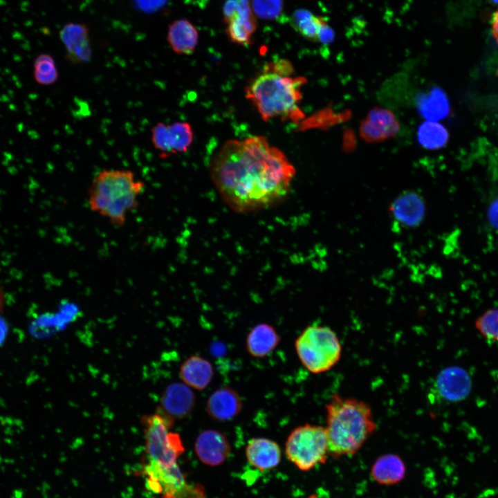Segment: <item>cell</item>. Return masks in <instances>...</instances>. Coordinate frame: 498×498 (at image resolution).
<instances>
[{
	"label": "cell",
	"mask_w": 498,
	"mask_h": 498,
	"mask_svg": "<svg viewBox=\"0 0 498 498\" xmlns=\"http://www.w3.org/2000/svg\"><path fill=\"white\" fill-rule=\"evenodd\" d=\"M210 171L223 201L240 214L282 202L296 172L284 154L263 136L227 141L211 161Z\"/></svg>",
	"instance_id": "1"
},
{
	"label": "cell",
	"mask_w": 498,
	"mask_h": 498,
	"mask_svg": "<svg viewBox=\"0 0 498 498\" xmlns=\"http://www.w3.org/2000/svg\"><path fill=\"white\" fill-rule=\"evenodd\" d=\"M326 412L329 454L333 457L353 455L376 430L371 407L364 400L333 394Z\"/></svg>",
	"instance_id": "2"
},
{
	"label": "cell",
	"mask_w": 498,
	"mask_h": 498,
	"mask_svg": "<svg viewBox=\"0 0 498 498\" xmlns=\"http://www.w3.org/2000/svg\"><path fill=\"white\" fill-rule=\"evenodd\" d=\"M145 183L128 169H107L93 179L88 192L91 210L117 227H122L127 215L138 206Z\"/></svg>",
	"instance_id": "3"
},
{
	"label": "cell",
	"mask_w": 498,
	"mask_h": 498,
	"mask_svg": "<svg viewBox=\"0 0 498 498\" xmlns=\"http://www.w3.org/2000/svg\"><path fill=\"white\" fill-rule=\"evenodd\" d=\"M265 68L245 89L246 98L256 107L264 121L279 118L297 122L303 117L299 108L302 77H293Z\"/></svg>",
	"instance_id": "4"
},
{
	"label": "cell",
	"mask_w": 498,
	"mask_h": 498,
	"mask_svg": "<svg viewBox=\"0 0 498 498\" xmlns=\"http://www.w3.org/2000/svg\"><path fill=\"white\" fill-rule=\"evenodd\" d=\"M145 440L144 462L169 468L176 464L185 448L179 434L172 432L174 419L160 406L140 418Z\"/></svg>",
	"instance_id": "5"
},
{
	"label": "cell",
	"mask_w": 498,
	"mask_h": 498,
	"mask_svg": "<svg viewBox=\"0 0 498 498\" xmlns=\"http://www.w3.org/2000/svg\"><path fill=\"white\" fill-rule=\"evenodd\" d=\"M295 347L300 362L313 374L330 370L342 355L338 335L326 326L314 324L305 328L297 338Z\"/></svg>",
	"instance_id": "6"
},
{
	"label": "cell",
	"mask_w": 498,
	"mask_h": 498,
	"mask_svg": "<svg viewBox=\"0 0 498 498\" xmlns=\"http://www.w3.org/2000/svg\"><path fill=\"white\" fill-rule=\"evenodd\" d=\"M285 452L287 458L303 471L324 463L329 454L325 427L309 423L295 427L286 439Z\"/></svg>",
	"instance_id": "7"
},
{
	"label": "cell",
	"mask_w": 498,
	"mask_h": 498,
	"mask_svg": "<svg viewBox=\"0 0 498 498\" xmlns=\"http://www.w3.org/2000/svg\"><path fill=\"white\" fill-rule=\"evenodd\" d=\"M151 131L152 145L161 158L187 151L194 139L192 127L187 122L178 121L171 124L158 122L152 127Z\"/></svg>",
	"instance_id": "8"
},
{
	"label": "cell",
	"mask_w": 498,
	"mask_h": 498,
	"mask_svg": "<svg viewBox=\"0 0 498 498\" xmlns=\"http://www.w3.org/2000/svg\"><path fill=\"white\" fill-rule=\"evenodd\" d=\"M143 472L147 487L163 498H188L192 494L178 464L165 468L144 462Z\"/></svg>",
	"instance_id": "9"
},
{
	"label": "cell",
	"mask_w": 498,
	"mask_h": 498,
	"mask_svg": "<svg viewBox=\"0 0 498 498\" xmlns=\"http://www.w3.org/2000/svg\"><path fill=\"white\" fill-rule=\"evenodd\" d=\"M59 35L68 62L82 64L91 60V42L89 28L86 24L68 22L62 26Z\"/></svg>",
	"instance_id": "10"
},
{
	"label": "cell",
	"mask_w": 498,
	"mask_h": 498,
	"mask_svg": "<svg viewBox=\"0 0 498 498\" xmlns=\"http://www.w3.org/2000/svg\"><path fill=\"white\" fill-rule=\"evenodd\" d=\"M224 21L227 25L226 34L231 42L243 46L252 44L257 21L249 0H240Z\"/></svg>",
	"instance_id": "11"
},
{
	"label": "cell",
	"mask_w": 498,
	"mask_h": 498,
	"mask_svg": "<svg viewBox=\"0 0 498 498\" xmlns=\"http://www.w3.org/2000/svg\"><path fill=\"white\" fill-rule=\"evenodd\" d=\"M435 388L439 396L448 402H459L469 395L472 380L468 371L459 366L445 368L438 374Z\"/></svg>",
	"instance_id": "12"
},
{
	"label": "cell",
	"mask_w": 498,
	"mask_h": 498,
	"mask_svg": "<svg viewBox=\"0 0 498 498\" xmlns=\"http://www.w3.org/2000/svg\"><path fill=\"white\" fill-rule=\"evenodd\" d=\"M399 131L398 121L387 109L375 107L360 124V136L367 142H375L395 136Z\"/></svg>",
	"instance_id": "13"
},
{
	"label": "cell",
	"mask_w": 498,
	"mask_h": 498,
	"mask_svg": "<svg viewBox=\"0 0 498 498\" xmlns=\"http://www.w3.org/2000/svg\"><path fill=\"white\" fill-rule=\"evenodd\" d=\"M230 450L226 436L212 429L202 431L194 443V450L200 461L212 466L221 464L230 454Z\"/></svg>",
	"instance_id": "14"
},
{
	"label": "cell",
	"mask_w": 498,
	"mask_h": 498,
	"mask_svg": "<svg viewBox=\"0 0 498 498\" xmlns=\"http://www.w3.org/2000/svg\"><path fill=\"white\" fill-rule=\"evenodd\" d=\"M194 405V394L182 382H174L168 385L160 398V407L174 420L187 416Z\"/></svg>",
	"instance_id": "15"
},
{
	"label": "cell",
	"mask_w": 498,
	"mask_h": 498,
	"mask_svg": "<svg viewBox=\"0 0 498 498\" xmlns=\"http://www.w3.org/2000/svg\"><path fill=\"white\" fill-rule=\"evenodd\" d=\"M239 394L232 388L223 387L215 390L206 402V412L215 421L225 422L235 418L242 409Z\"/></svg>",
	"instance_id": "16"
},
{
	"label": "cell",
	"mask_w": 498,
	"mask_h": 498,
	"mask_svg": "<svg viewBox=\"0 0 498 498\" xmlns=\"http://www.w3.org/2000/svg\"><path fill=\"white\" fill-rule=\"evenodd\" d=\"M390 211L399 224L405 227H415L424 218L425 205L420 194L407 191L400 194L393 201Z\"/></svg>",
	"instance_id": "17"
},
{
	"label": "cell",
	"mask_w": 498,
	"mask_h": 498,
	"mask_svg": "<svg viewBox=\"0 0 498 498\" xmlns=\"http://www.w3.org/2000/svg\"><path fill=\"white\" fill-rule=\"evenodd\" d=\"M246 456L250 465L264 471L276 467L280 462L281 450L274 441L263 438H253L248 441Z\"/></svg>",
	"instance_id": "18"
},
{
	"label": "cell",
	"mask_w": 498,
	"mask_h": 498,
	"mask_svg": "<svg viewBox=\"0 0 498 498\" xmlns=\"http://www.w3.org/2000/svg\"><path fill=\"white\" fill-rule=\"evenodd\" d=\"M167 41L175 53L191 55L198 45L199 32L189 20L176 19L168 26Z\"/></svg>",
	"instance_id": "19"
},
{
	"label": "cell",
	"mask_w": 498,
	"mask_h": 498,
	"mask_svg": "<svg viewBox=\"0 0 498 498\" xmlns=\"http://www.w3.org/2000/svg\"><path fill=\"white\" fill-rule=\"evenodd\" d=\"M415 104L421 116L428 121L437 122L444 119L450 111L448 95L438 86L418 94Z\"/></svg>",
	"instance_id": "20"
},
{
	"label": "cell",
	"mask_w": 498,
	"mask_h": 498,
	"mask_svg": "<svg viewBox=\"0 0 498 498\" xmlns=\"http://www.w3.org/2000/svg\"><path fill=\"white\" fill-rule=\"evenodd\" d=\"M180 377L189 387L205 389L211 382L214 371L211 363L199 356H192L181 365Z\"/></svg>",
	"instance_id": "21"
},
{
	"label": "cell",
	"mask_w": 498,
	"mask_h": 498,
	"mask_svg": "<svg viewBox=\"0 0 498 498\" xmlns=\"http://www.w3.org/2000/svg\"><path fill=\"white\" fill-rule=\"evenodd\" d=\"M280 337L273 326L261 323L255 326L246 338V349L255 358H264L279 344Z\"/></svg>",
	"instance_id": "22"
},
{
	"label": "cell",
	"mask_w": 498,
	"mask_h": 498,
	"mask_svg": "<svg viewBox=\"0 0 498 498\" xmlns=\"http://www.w3.org/2000/svg\"><path fill=\"white\" fill-rule=\"evenodd\" d=\"M405 471V465L398 455L385 454L376 460L371 469V475L380 484L391 485L402 481Z\"/></svg>",
	"instance_id": "23"
},
{
	"label": "cell",
	"mask_w": 498,
	"mask_h": 498,
	"mask_svg": "<svg viewBox=\"0 0 498 498\" xmlns=\"http://www.w3.org/2000/svg\"><path fill=\"white\" fill-rule=\"evenodd\" d=\"M292 27L303 37L313 42H319L323 30L328 26L326 19L313 15L306 9H298L291 15Z\"/></svg>",
	"instance_id": "24"
},
{
	"label": "cell",
	"mask_w": 498,
	"mask_h": 498,
	"mask_svg": "<svg viewBox=\"0 0 498 498\" xmlns=\"http://www.w3.org/2000/svg\"><path fill=\"white\" fill-rule=\"evenodd\" d=\"M419 144L427 149H439L445 147L449 140L447 129L441 123L426 120L418 129Z\"/></svg>",
	"instance_id": "25"
},
{
	"label": "cell",
	"mask_w": 498,
	"mask_h": 498,
	"mask_svg": "<svg viewBox=\"0 0 498 498\" xmlns=\"http://www.w3.org/2000/svg\"><path fill=\"white\" fill-rule=\"evenodd\" d=\"M33 75L35 81L41 85L55 84L59 78V73L53 57L46 53L39 55L34 61Z\"/></svg>",
	"instance_id": "26"
},
{
	"label": "cell",
	"mask_w": 498,
	"mask_h": 498,
	"mask_svg": "<svg viewBox=\"0 0 498 498\" xmlns=\"http://www.w3.org/2000/svg\"><path fill=\"white\" fill-rule=\"evenodd\" d=\"M475 326L486 339L498 342V308L485 311L477 319Z\"/></svg>",
	"instance_id": "27"
},
{
	"label": "cell",
	"mask_w": 498,
	"mask_h": 498,
	"mask_svg": "<svg viewBox=\"0 0 498 498\" xmlns=\"http://www.w3.org/2000/svg\"><path fill=\"white\" fill-rule=\"evenodd\" d=\"M252 9L262 19H273L278 17L283 8L282 0H252Z\"/></svg>",
	"instance_id": "28"
},
{
	"label": "cell",
	"mask_w": 498,
	"mask_h": 498,
	"mask_svg": "<svg viewBox=\"0 0 498 498\" xmlns=\"http://www.w3.org/2000/svg\"><path fill=\"white\" fill-rule=\"evenodd\" d=\"M487 219L492 228L498 231V194L493 196L488 204Z\"/></svg>",
	"instance_id": "29"
},
{
	"label": "cell",
	"mask_w": 498,
	"mask_h": 498,
	"mask_svg": "<svg viewBox=\"0 0 498 498\" xmlns=\"http://www.w3.org/2000/svg\"><path fill=\"white\" fill-rule=\"evenodd\" d=\"M492 35L498 45V9L493 14L491 21Z\"/></svg>",
	"instance_id": "30"
},
{
	"label": "cell",
	"mask_w": 498,
	"mask_h": 498,
	"mask_svg": "<svg viewBox=\"0 0 498 498\" xmlns=\"http://www.w3.org/2000/svg\"><path fill=\"white\" fill-rule=\"evenodd\" d=\"M8 333V324L6 320L0 314V344H1L6 337Z\"/></svg>",
	"instance_id": "31"
},
{
	"label": "cell",
	"mask_w": 498,
	"mask_h": 498,
	"mask_svg": "<svg viewBox=\"0 0 498 498\" xmlns=\"http://www.w3.org/2000/svg\"><path fill=\"white\" fill-rule=\"evenodd\" d=\"M5 304H6L5 292H4L2 286L0 285V314H1V313L3 311Z\"/></svg>",
	"instance_id": "32"
},
{
	"label": "cell",
	"mask_w": 498,
	"mask_h": 498,
	"mask_svg": "<svg viewBox=\"0 0 498 498\" xmlns=\"http://www.w3.org/2000/svg\"><path fill=\"white\" fill-rule=\"evenodd\" d=\"M495 3H498V0H492Z\"/></svg>",
	"instance_id": "33"
}]
</instances>
